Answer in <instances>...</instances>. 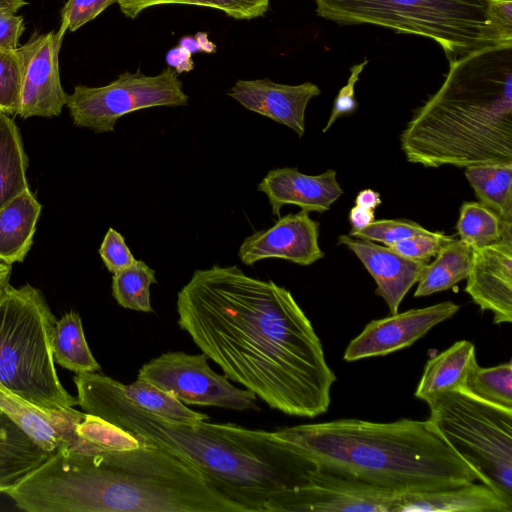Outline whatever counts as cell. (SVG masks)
<instances>
[{"instance_id":"cell-1","label":"cell","mask_w":512,"mask_h":512,"mask_svg":"<svg viewBox=\"0 0 512 512\" xmlns=\"http://www.w3.org/2000/svg\"><path fill=\"white\" fill-rule=\"evenodd\" d=\"M176 308L202 353L270 408L307 418L328 410L337 378L289 290L237 265H213L193 272Z\"/></svg>"},{"instance_id":"cell-2","label":"cell","mask_w":512,"mask_h":512,"mask_svg":"<svg viewBox=\"0 0 512 512\" xmlns=\"http://www.w3.org/2000/svg\"><path fill=\"white\" fill-rule=\"evenodd\" d=\"M73 381L84 413L176 455L246 512H266L274 495L301 486L317 467L274 432L232 423L169 421L137 406L124 395L122 383L109 376L84 372Z\"/></svg>"},{"instance_id":"cell-3","label":"cell","mask_w":512,"mask_h":512,"mask_svg":"<svg viewBox=\"0 0 512 512\" xmlns=\"http://www.w3.org/2000/svg\"><path fill=\"white\" fill-rule=\"evenodd\" d=\"M6 494L28 512H246L193 466L144 441L95 453L62 445Z\"/></svg>"},{"instance_id":"cell-4","label":"cell","mask_w":512,"mask_h":512,"mask_svg":"<svg viewBox=\"0 0 512 512\" xmlns=\"http://www.w3.org/2000/svg\"><path fill=\"white\" fill-rule=\"evenodd\" d=\"M408 162L428 168L512 164V43L449 62L440 88L400 135Z\"/></svg>"},{"instance_id":"cell-5","label":"cell","mask_w":512,"mask_h":512,"mask_svg":"<svg viewBox=\"0 0 512 512\" xmlns=\"http://www.w3.org/2000/svg\"><path fill=\"white\" fill-rule=\"evenodd\" d=\"M273 432L319 467L400 494L480 481L429 419H338Z\"/></svg>"},{"instance_id":"cell-6","label":"cell","mask_w":512,"mask_h":512,"mask_svg":"<svg viewBox=\"0 0 512 512\" xmlns=\"http://www.w3.org/2000/svg\"><path fill=\"white\" fill-rule=\"evenodd\" d=\"M318 16L341 25L370 24L430 38L449 62L511 44L494 25L489 0H315Z\"/></svg>"},{"instance_id":"cell-7","label":"cell","mask_w":512,"mask_h":512,"mask_svg":"<svg viewBox=\"0 0 512 512\" xmlns=\"http://www.w3.org/2000/svg\"><path fill=\"white\" fill-rule=\"evenodd\" d=\"M56 318L43 293L10 283L0 293V387L47 410L78 405L62 386L52 351Z\"/></svg>"},{"instance_id":"cell-8","label":"cell","mask_w":512,"mask_h":512,"mask_svg":"<svg viewBox=\"0 0 512 512\" xmlns=\"http://www.w3.org/2000/svg\"><path fill=\"white\" fill-rule=\"evenodd\" d=\"M429 420L479 480L512 506V408L482 400L465 389L426 399Z\"/></svg>"},{"instance_id":"cell-9","label":"cell","mask_w":512,"mask_h":512,"mask_svg":"<svg viewBox=\"0 0 512 512\" xmlns=\"http://www.w3.org/2000/svg\"><path fill=\"white\" fill-rule=\"evenodd\" d=\"M178 74L170 67L148 76L140 70L125 71L110 83L89 87L76 85L67 104L73 124L95 133L113 132L117 121L131 112L153 107L188 104Z\"/></svg>"},{"instance_id":"cell-10","label":"cell","mask_w":512,"mask_h":512,"mask_svg":"<svg viewBox=\"0 0 512 512\" xmlns=\"http://www.w3.org/2000/svg\"><path fill=\"white\" fill-rule=\"evenodd\" d=\"M208 356L183 351L162 353L145 363L137 379L146 381L189 405L238 411L258 410L256 395L213 371Z\"/></svg>"},{"instance_id":"cell-11","label":"cell","mask_w":512,"mask_h":512,"mask_svg":"<svg viewBox=\"0 0 512 512\" xmlns=\"http://www.w3.org/2000/svg\"><path fill=\"white\" fill-rule=\"evenodd\" d=\"M401 495L317 466L304 484L274 495L266 512H397Z\"/></svg>"},{"instance_id":"cell-12","label":"cell","mask_w":512,"mask_h":512,"mask_svg":"<svg viewBox=\"0 0 512 512\" xmlns=\"http://www.w3.org/2000/svg\"><path fill=\"white\" fill-rule=\"evenodd\" d=\"M68 24L61 21L56 32L35 33L18 47L22 58L23 75L18 116H59L67 104L59 73V52Z\"/></svg>"},{"instance_id":"cell-13","label":"cell","mask_w":512,"mask_h":512,"mask_svg":"<svg viewBox=\"0 0 512 512\" xmlns=\"http://www.w3.org/2000/svg\"><path fill=\"white\" fill-rule=\"evenodd\" d=\"M459 309L460 306L453 301H444L372 320L349 342L343 359L353 362L409 347L434 326L453 317Z\"/></svg>"},{"instance_id":"cell-14","label":"cell","mask_w":512,"mask_h":512,"mask_svg":"<svg viewBox=\"0 0 512 512\" xmlns=\"http://www.w3.org/2000/svg\"><path fill=\"white\" fill-rule=\"evenodd\" d=\"M319 227L320 223L304 210L280 216L273 226L246 237L238 257L247 266L272 258L311 265L324 257L319 245Z\"/></svg>"},{"instance_id":"cell-15","label":"cell","mask_w":512,"mask_h":512,"mask_svg":"<svg viewBox=\"0 0 512 512\" xmlns=\"http://www.w3.org/2000/svg\"><path fill=\"white\" fill-rule=\"evenodd\" d=\"M466 293L493 323L512 322V222L500 240L472 250Z\"/></svg>"},{"instance_id":"cell-16","label":"cell","mask_w":512,"mask_h":512,"mask_svg":"<svg viewBox=\"0 0 512 512\" xmlns=\"http://www.w3.org/2000/svg\"><path fill=\"white\" fill-rule=\"evenodd\" d=\"M320 93V88L311 82L289 85L263 78L237 80L228 96L244 108L287 126L302 138L307 105Z\"/></svg>"},{"instance_id":"cell-17","label":"cell","mask_w":512,"mask_h":512,"mask_svg":"<svg viewBox=\"0 0 512 512\" xmlns=\"http://www.w3.org/2000/svg\"><path fill=\"white\" fill-rule=\"evenodd\" d=\"M257 190L266 195L272 214L277 217H280L281 208L285 205L298 206L308 213H324L343 194L335 170L307 175L297 167L268 171Z\"/></svg>"},{"instance_id":"cell-18","label":"cell","mask_w":512,"mask_h":512,"mask_svg":"<svg viewBox=\"0 0 512 512\" xmlns=\"http://www.w3.org/2000/svg\"><path fill=\"white\" fill-rule=\"evenodd\" d=\"M337 244L346 246L364 265L376 283L375 294L386 302L391 314L398 312L427 264L403 257L388 246L350 235H339Z\"/></svg>"},{"instance_id":"cell-19","label":"cell","mask_w":512,"mask_h":512,"mask_svg":"<svg viewBox=\"0 0 512 512\" xmlns=\"http://www.w3.org/2000/svg\"><path fill=\"white\" fill-rule=\"evenodd\" d=\"M0 410L3 411L35 444L48 453L65 445L80 451L83 439L76 426L84 412L74 408L47 410L0 387Z\"/></svg>"},{"instance_id":"cell-20","label":"cell","mask_w":512,"mask_h":512,"mask_svg":"<svg viewBox=\"0 0 512 512\" xmlns=\"http://www.w3.org/2000/svg\"><path fill=\"white\" fill-rule=\"evenodd\" d=\"M512 512L491 488L475 482L451 488L403 493L397 512Z\"/></svg>"},{"instance_id":"cell-21","label":"cell","mask_w":512,"mask_h":512,"mask_svg":"<svg viewBox=\"0 0 512 512\" xmlns=\"http://www.w3.org/2000/svg\"><path fill=\"white\" fill-rule=\"evenodd\" d=\"M42 205L27 188L0 208V262L21 263L33 245Z\"/></svg>"},{"instance_id":"cell-22","label":"cell","mask_w":512,"mask_h":512,"mask_svg":"<svg viewBox=\"0 0 512 512\" xmlns=\"http://www.w3.org/2000/svg\"><path fill=\"white\" fill-rule=\"evenodd\" d=\"M475 364V345L468 340L455 342L427 361L415 397L425 401L443 391L464 389L467 376Z\"/></svg>"},{"instance_id":"cell-23","label":"cell","mask_w":512,"mask_h":512,"mask_svg":"<svg viewBox=\"0 0 512 512\" xmlns=\"http://www.w3.org/2000/svg\"><path fill=\"white\" fill-rule=\"evenodd\" d=\"M49 455L0 410V493L15 487Z\"/></svg>"},{"instance_id":"cell-24","label":"cell","mask_w":512,"mask_h":512,"mask_svg":"<svg viewBox=\"0 0 512 512\" xmlns=\"http://www.w3.org/2000/svg\"><path fill=\"white\" fill-rule=\"evenodd\" d=\"M28 165L19 127L8 114L0 112V208L29 188Z\"/></svg>"},{"instance_id":"cell-25","label":"cell","mask_w":512,"mask_h":512,"mask_svg":"<svg viewBox=\"0 0 512 512\" xmlns=\"http://www.w3.org/2000/svg\"><path fill=\"white\" fill-rule=\"evenodd\" d=\"M472 249L460 239L453 238L426 264L418 280L414 297L428 296L454 287L467 278Z\"/></svg>"},{"instance_id":"cell-26","label":"cell","mask_w":512,"mask_h":512,"mask_svg":"<svg viewBox=\"0 0 512 512\" xmlns=\"http://www.w3.org/2000/svg\"><path fill=\"white\" fill-rule=\"evenodd\" d=\"M478 202L512 221V164L489 163L464 168Z\"/></svg>"},{"instance_id":"cell-27","label":"cell","mask_w":512,"mask_h":512,"mask_svg":"<svg viewBox=\"0 0 512 512\" xmlns=\"http://www.w3.org/2000/svg\"><path fill=\"white\" fill-rule=\"evenodd\" d=\"M52 351L56 363L76 374L101 370L86 342L81 317L75 311H69L56 320Z\"/></svg>"},{"instance_id":"cell-28","label":"cell","mask_w":512,"mask_h":512,"mask_svg":"<svg viewBox=\"0 0 512 512\" xmlns=\"http://www.w3.org/2000/svg\"><path fill=\"white\" fill-rule=\"evenodd\" d=\"M124 395L142 409L169 421L182 424H196L208 421L209 416L187 408L176 397L140 379L125 385Z\"/></svg>"},{"instance_id":"cell-29","label":"cell","mask_w":512,"mask_h":512,"mask_svg":"<svg viewBox=\"0 0 512 512\" xmlns=\"http://www.w3.org/2000/svg\"><path fill=\"white\" fill-rule=\"evenodd\" d=\"M511 222L502 220L480 202L465 201L460 207L456 229L459 239L473 250L500 240Z\"/></svg>"},{"instance_id":"cell-30","label":"cell","mask_w":512,"mask_h":512,"mask_svg":"<svg viewBox=\"0 0 512 512\" xmlns=\"http://www.w3.org/2000/svg\"><path fill=\"white\" fill-rule=\"evenodd\" d=\"M157 284L155 270L142 260L113 274L112 296L119 306L139 312H153L150 286Z\"/></svg>"},{"instance_id":"cell-31","label":"cell","mask_w":512,"mask_h":512,"mask_svg":"<svg viewBox=\"0 0 512 512\" xmlns=\"http://www.w3.org/2000/svg\"><path fill=\"white\" fill-rule=\"evenodd\" d=\"M121 12L128 18H136L142 11L162 4H188L217 9L238 20H250L263 16L269 0H118Z\"/></svg>"},{"instance_id":"cell-32","label":"cell","mask_w":512,"mask_h":512,"mask_svg":"<svg viewBox=\"0 0 512 512\" xmlns=\"http://www.w3.org/2000/svg\"><path fill=\"white\" fill-rule=\"evenodd\" d=\"M464 389L482 400L512 408V361L493 367L475 364Z\"/></svg>"},{"instance_id":"cell-33","label":"cell","mask_w":512,"mask_h":512,"mask_svg":"<svg viewBox=\"0 0 512 512\" xmlns=\"http://www.w3.org/2000/svg\"><path fill=\"white\" fill-rule=\"evenodd\" d=\"M76 432L91 444L93 453L128 450L142 444L137 436L100 417L87 413L77 424Z\"/></svg>"},{"instance_id":"cell-34","label":"cell","mask_w":512,"mask_h":512,"mask_svg":"<svg viewBox=\"0 0 512 512\" xmlns=\"http://www.w3.org/2000/svg\"><path fill=\"white\" fill-rule=\"evenodd\" d=\"M22 75L23 64L18 48H0V112L18 115Z\"/></svg>"},{"instance_id":"cell-35","label":"cell","mask_w":512,"mask_h":512,"mask_svg":"<svg viewBox=\"0 0 512 512\" xmlns=\"http://www.w3.org/2000/svg\"><path fill=\"white\" fill-rule=\"evenodd\" d=\"M430 230L415 221L407 219H380L374 220L365 228L350 231L348 235L356 239L380 242L389 246L411 236L426 234Z\"/></svg>"},{"instance_id":"cell-36","label":"cell","mask_w":512,"mask_h":512,"mask_svg":"<svg viewBox=\"0 0 512 512\" xmlns=\"http://www.w3.org/2000/svg\"><path fill=\"white\" fill-rule=\"evenodd\" d=\"M454 237L443 232L419 234L398 241L388 247L399 255L414 261L428 263Z\"/></svg>"},{"instance_id":"cell-37","label":"cell","mask_w":512,"mask_h":512,"mask_svg":"<svg viewBox=\"0 0 512 512\" xmlns=\"http://www.w3.org/2000/svg\"><path fill=\"white\" fill-rule=\"evenodd\" d=\"M109 272L115 274L135 262V257L126 244L124 236L109 227L98 250Z\"/></svg>"},{"instance_id":"cell-38","label":"cell","mask_w":512,"mask_h":512,"mask_svg":"<svg viewBox=\"0 0 512 512\" xmlns=\"http://www.w3.org/2000/svg\"><path fill=\"white\" fill-rule=\"evenodd\" d=\"M118 0H68L61 9V21L68 24V30L77 29L95 19Z\"/></svg>"},{"instance_id":"cell-39","label":"cell","mask_w":512,"mask_h":512,"mask_svg":"<svg viewBox=\"0 0 512 512\" xmlns=\"http://www.w3.org/2000/svg\"><path fill=\"white\" fill-rule=\"evenodd\" d=\"M368 63L365 59L363 62L353 65L350 68V76L345 86L341 88L334 100L331 114L323 128V132H327L334 122L341 116L353 113L357 108V102L354 97V87L359 79L361 72Z\"/></svg>"},{"instance_id":"cell-40","label":"cell","mask_w":512,"mask_h":512,"mask_svg":"<svg viewBox=\"0 0 512 512\" xmlns=\"http://www.w3.org/2000/svg\"><path fill=\"white\" fill-rule=\"evenodd\" d=\"M24 32L23 17L15 12L0 10V48L16 50Z\"/></svg>"},{"instance_id":"cell-41","label":"cell","mask_w":512,"mask_h":512,"mask_svg":"<svg viewBox=\"0 0 512 512\" xmlns=\"http://www.w3.org/2000/svg\"><path fill=\"white\" fill-rule=\"evenodd\" d=\"M489 14L501 34L512 40V0H489Z\"/></svg>"},{"instance_id":"cell-42","label":"cell","mask_w":512,"mask_h":512,"mask_svg":"<svg viewBox=\"0 0 512 512\" xmlns=\"http://www.w3.org/2000/svg\"><path fill=\"white\" fill-rule=\"evenodd\" d=\"M191 56V53L179 46H176L166 53L165 60L168 67L174 68L177 74H181L190 72L194 69L195 64Z\"/></svg>"},{"instance_id":"cell-43","label":"cell","mask_w":512,"mask_h":512,"mask_svg":"<svg viewBox=\"0 0 512 512\" xmlns=\"http://www.w3.org/2000/svg\"><path fill=\"white\" fill-rule=\"evenodd\" d=\"M374 220V210L366 209L358 205H355L350 209L349 222L352 226L351 231L361 230Z\"/></svg>"},{"instance_id":"cell-44","label":"cell","mask_w":512,"mask_h":512,"mask_svg":"<svg viewBox=\"0 0 512 512\" xmlns=\"http://www.w3.org/2000/svg\"><path fill=\"white\" fill-rule=\"evenodd\" d=\"M381 203L380 194L369 188L360 191L355 199L356 205L370 210H375Z\"/></svg>"},{"instance_id":"cell-45","label":"cell","mask_w":512,"mask_h":512,"mask_svg":"<svg viewBox=\"0 0 512 512\" xmlns=\"http://www.w3.org/2000/svg\"><path fill=\"white\" fill-rule=\"evenodd\" d=\"M194 37L196 38L200 48L201 52H205L208 54L215 53L217 50V46L215 43L209 40L208 34L203 31L197 32Z\"/></svg>"},{"instance_id":"cell-46","label":"cell","mask_w":512,"mask_h":512,"mask_svg":"<svg viewBox=\"0 0 512 512\" xmlns=\"http://www.w3.org/2000/svg\"><path fill=\"white\" fill-rule=\"evenodd\" d=\"M179 47L185 49L191 54L201 52V48L194 36L191 35H184L182 36L179 41L178 45Z\"/></svg>"},{"instance_id":"cell-47","label":"cell","mask_w":512,"mask_h":512,"mask_svg":"<svg viewBox=\"0 0 512 512\" xmlns=\"http://www.w3.org/2000/svg\"><path fill=\"white\" fill-rule=\"evenodd\" d=\"M25 5H27L25 0H0V10H8L16 13Z\"/></svg>"},{"instance_id":"cell-48","label":"cell","mask_w":512,"mask_h":512,"mask_svg":"<svg viewBox=\"0 0 512 512\" xmlns=\"http://www.w3.org/2000/svg\"><path fill=\"white\" fill-rule=\"evenodd\" d=\"M3 289H4V288H3ZM3 289H2V290H3ZM2 290H0V293H1V291H2Z\"/></svg>"}]
</instances>
